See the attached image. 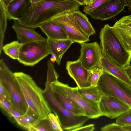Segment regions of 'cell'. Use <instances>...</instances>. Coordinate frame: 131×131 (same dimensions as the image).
<instances>
[{"label":"cell","instance_id":"cell-41","mask_svg":"<svg viewBox=\"0 0 131 131\" xmlns=\"http://www.w3.org/2000/svg\"><path fill=\"white\" fill-rule=\"evenodd\" d=\"M128 11L131 12V5H129L128 8Z\"/></svg>","mask_w":131,"mask_h":131},{"label":"cell","instance_id":"cell-25","mask_svg":"<svg viewBox=\"0 0 131 131\" xmlns=\"http://www.w3.org/2000/svg\"><path fill=\"white\" fill-rule=\"evenodd\" d=\"M8 19L6 10L0 2V54L3 49L4 35Z\"/></svg>","mask_w":131,"mask_h":131},{"label":"cell","instance_id":"cell-42","mask_svg":"<svg viewBox=\"0 0 131 131\" xmlns=\"http://www.w3.org/2000/svg\"></svg>","mask_w":131,"mask_h":131},{"label":"cell","instance_id":"cell-20","mask_svg":"<svg viewBox=\"0 0 131 131\" xmlns=\"http://www.w3.org/2000/svg\"><path fill=\"white\" fill-rule=\"evenodd\" d=\"M53 92L57 100L70 112L76 115L85 116L84 112L73 100L58 93Z\"/></svg>","mask_w":131,"mask_h":131},{"label":"cell","instance_id":"cell-7","mask_svg":"<svg viewBox=\"0 0 131 131\" xmlns=\"http://www.w3.org/2000/svg\"><path fill=\"white\" fill-rule=\"evenodd\" d=\"M98 86L104 95L115 97L131 108V86L105 72L101 76Z\"/></svg>","mask_w":131,"mask_h":131},{"label":"cell","instance_id":"cell-33","mask_svg":"<svg viewBox=\"0 0 131 131\" xmlns=\"http://www.w3.org/2000/svg\"><path fill=\"white\" fill-rule=\"evenodd\" d=\"M95 128L94 124H91L77 128L73 129L72 131H92Z\"/></svg>","mask_w":131,"mask_h":131},{"label":"cell","instance_id":"cell-16","mask_svg":"<svg viewBox=\"0 0 131 131\" xmlns=\"http://www.w3.org/2000/svg\"><path fill=\"white\" fill-rule=\"evenodd\" d=\"M100 65L104 72L115 76L131 86V81L125 68L120 67L103 55Z\"/></svg>","mask_w":131,"mask_h":131},{"label":"cell","instance_id":"cell-34","mask_svg":"<svg viewBox=\"0 0 131 131\" xmlns=\"http://www.w3.org/2000/svg\"><path fill=\"white\" fill-rule=\"evenodd\" d=\"M12 0H0L4 7L6 9L7 6Z\"/></svg>","mask_w":131,"mask_h":131},{"label":"cell","instance_id":"cell-11","mask_svg":"<svg viewBox=\"0 0 131 131\" xmlns=\"http://www.w3.org/2000/svg\"><path fill=\"white\" fill-rule=\"evenodd\" d=\"M127 0H110L99 7L90 15L94 19L104 21L114 18L129 6Z\"/></svg>","mask_w":131,"mask_h":131},{"label":"cell","instance_id":"cell-8","mask_svg":"<svg viewBox=\"0 0 131 131\" xmlns=\"http://www.w3.org/2000/svg\"><path fill=\"white\" fill-rule=\"evenodd\" d=\"M49 54L47 41L30 42L22 43L18 60L25 66L32 67Z\"/></svg>","mask_w":131,"mask_h":131},{"label":"cell","instance_id":"cell-10","mask_svg":"<svg viewBox=\"0 0 131 131\" xmlns=\"http://www.w3.org/2000/svg\"><path fill=\"white\" fill-rule=\"evenodd\" d=\"M80 44V54L78 59L83 67L89 70L100 65L103 54L98 43L95 41Z\"/></svg>","mask_w":131,"mask_h":131},{"label":"cell","instance_id":"cell-28","mask_svg":"<svg viewBox=\"0 0 131 131\" xmlns=\"http://www.w3.org/2000/svg\"><path fill=\"white\" fill-rule=\"evenodd\" d=\"M116 123L122 126L131 125V108L118 117Z\"/></svg>","mask_w":131,"mask_h":131},{"label":"cell","instance_id":"cell-31","mask_svg":"<svg viewBox=\"0 0 131 131\" xmlns=\"http://www.w3.org/2000/svg\"><path fill=\"white\" fill-rule=\"evenodd\" d=\"M0 97L7 101L12 106V101L10 95L7 90L0 82Z\"/></svg>","mask_w":131,"mask_h":131},{"label":"cell","instance_id":"cell-26","mask_svg":"<svg viewBox=\"0 0 131 131\" xmlns=\"http://www.w3.org/2000/svg\"><path fill=\"white\" fill-rule=\"evenodd\" d=\"M104 73L100 65L88 70V81L91 86H97L101 76Z\"/></svg>","mask_w":131,"mask_h":131},{"label":"cell","instance_id":"cell-3","mask_svg":"<svg viewBox=\"0 0 131 131\" xmlns=\"http://www.w3.org/2000/svg\"><path fill=\"white\" fill-rule=\"evenodd\" d=\"M100 47L103 56L121 67L125 68L130 65L131 52L124 48L116 35L112 26L105 25L99 35Z\"/></svg>","mask_w":131,"mask_h":131},{"label":"cell","instance_id":"cell-29","mask_svg":"<svg viewBox=\"0 0 131 131\" xmlns=\"http://www.w3.org/2000/svg\"><path fill=\"white\" fill-rule=\"evenodd\" d=\"M31 131H53L51 127L48 118L40 119L32 128Z\"/></svg>","mask_w":131,"mask_h":131},{"label":"cell","instance_id":"cell-39","mask_svg":"<svg viewBox=\"0 0 131 131\" xmlns=\"http://www.w3.org/2000/svg\"><path fill=\"white\" fill-rule=\"evenodd\" d=\"M42 0H30L31 4L35 3L38 2Z\"/></svg>","mask_w":131,"mask_h":131},{"label":"cell","instance_id":"cell-12","mask_svg":"<svg viewBox=\"0 0 131 131\" xmlns=\"http://www.w3.org/2000/svg\"><path fill=\"white\" fill-rule=\"evenodd\" d=\"M99 104L102 116L111 119L118 117L130 108L119 99L114 97L104 95L102 97Z\"/></svg>","mask_w":131,"mask_h":131},{"label":"cell","instance_id":"cell-15","mask_svg":"<svg viewBox=\"0 0 131 131\" xmlns=\"http://www.w3.org/2000/svg\"><path fill=\"white\" fill-rule=\"evenodd\" d=\"M12 28L16 32L17 40L21 43L34 41H47V38L43 37L34 29L25 27L16 20H14Z\"/></svg>","mask_w":131,"mask_h":131},{"label":"cell","instance_id":"cell-22","mask_svg":"<svg viewBox=\"0 0 131 131\" xmlns=\"http://www.w3.org/2000/svg\"><path fill=\"white\" fill-rule=\"evenodd\" d=\"M78 91L79 93L86 98L94 101L100 102L104 95L98 87L90 86L79 88Z\"/></svg>","mask_w":131,"mask_h":131},{"label":"cell","instance_id":"cell-2","mask_svg":"<svg viewBox=\"0 0 131 131\" xmlns=\"http://www.w3.org/2000/svg\"><path fill=\"white\" fill-rule=\"evenodd\" d=\"M14 75L29 107L40 119L47 118L51 109L43 91L29 75L19 72Z\"/></svg>","mask_w":131,"mask_h":131},{"label":"cell","instance_id":"cell-1","mask_svg":"<svg viewBox=\"0 0 131 131\" xmlns=\"http://www.w3.org/2000/svg\"><path fill=\"white\" fill-rule=\"evenodd\" d=\"M80 5L72 0H42L31 4L17 20L25 27L35 29L58 14L79 10Z\"/></svg>","mask_w":131,"mask_h":131},{"label":"cell","instance_id":"cell-13","mask_svg":"<svg viewBox=\"0 0 131 131\" xmlns=\"http://www.w3.org/2000/svg\"><path fill=\"white\" fill-rule=\"evenodd\" d=\"M112 27L124 48L127 51L131 52V15L123 16Z\"/></svg>","mask_w":131,"mask_h":131},{"label":"cell","instance_id":"cell-27","mask_svg":"<svg viewBox=\"0 0 131 131\" xmlns=\"http://www.w3.org/2000/svg\"><path fill=\"white\" fill-rule=\"evenodd\" d=\"M110 0H92L91 4L85 5L83 8V12L86 14L90 15L99 7L105 2Z\"/></svg>","mask_w":131,"mask_h":131},{"label":"cell","instance_id":"cell-5","mask_svg":"<svg viewBox=\"0 0 131 131\" xmlns=\"http://www.w3.org/2000/svg\"><path fill=\"white\" fill-rule=\"evenodd\" d=\"M43 91L51 106V110L58 117L63 130L72 131L82 126L90 119L85 116L75 115L64 107L56 98L50 85H45Z\"/></svg>","mask_w":131,"mask_h":131},{"label":"cell","instance_id":"cell-17","mask_svg":"<svg viewBox=\"0 0 131 131\" xmlns=\"http://www.w3.org/2000/svg\"><path fill=\"white\" fill-rule=\"evenodd\" d=\"M47 42L50 54L55 57L56 61L59 65L60 64L64 54L74 43L68 39L54 40L48 38Z\"/></svg>","mask_w":131,"mask_h":131},{"label":"cell","instance_id":"cell-14","mask_svg":"<svg viewBox=\"0 0 131 131\" xmlns=\"http://www.w3.org/2000/svg\"><path fill=\"white\" fill-rule=\"evenodd\" d=\"M66 68L68 74L73 79L79 88L91 85L87 80L88 70L83 67L79 60L68 61Z\"/></svg>","mask_w":131,"mask_h":131},{"label":"cell","instance_id":"cell-38","mask_svg":"<svg viewBox=\"0 0 131 131\" xmlns=\"http://www.w3.org/2000/svg\"><path fill=\"white\" fill-rule=\"evenodd\" d=\"M84 5H89L92 3V0H84Z\"/></svg>","mask_w":131,"mask_h":131},{"label":"cell","instance_id":"cell-6","mask_svg":"<svg viewBox=\"0 0 131 131\" xmlns=\"http://www.w3.org/2000/svg\"><path fill=\"white\" fill-rule=\"evenodd\" d=\"M0 82L7 90L11 96L12 107L21 115L29 107L13 72L2 59L0 60Z\"/></svg>","mask_w":131,"mask_h":131},{"label":"cell","instance_id":"cell-19","mask_svg":"<svg viewBox=\"0 0 131 131\" xmlns=\"http://www.w3.org/2000/svg\"><path fill=\"white\" fill-rule=\"evenodd\" d=\"M31 3L30 0H12L6 9L8 19L17 20Z\"/></svg>","mask_w":131,"mask_h":131},{"label":"cell","instance_id":"cell-32","mask_svg":"<svg viewBox=\"0 0 131 131\" xmlns=\"http://www.w3.org/2000/svg\"><path fill=\"white\" fill-rule=\"evenodd\" d=\"M102 131H126L122 126L113 123L106 125L101 128Z\"/></svg>","mask_w":131,"mask_h":131},{"label":"cell","instance_id":"cell-37","mask_svg":"<svg viewBox=\"0 0 131 131\" xmlns=\"http://www.w3.org/2000/svg\"><path fill=\"white\" fill-rule=\"evenodd\" d=\"M78 3L80 5H84V0H72Z\"/></svg>","mask_w":131,"mask_h":131},{"label":"cell","instance_id":"cell-35","mask_svg":"<svg viewBox=\"0 0 131 131\" xmlns=\"http://www.w3.org/2000/svg\"><path fill=\"white\" fill-rule=\"evenodd\" d=\"M127 73L131 81V65H129L125 68Z\"/></svg>","mask_w":131,"mask_h":131},{"label":"cell","instance_id":"cell-9","mask_svg":"<svg viewBox=\"0 0 131 131\" xmlns=\"http://www.w3.org/2000/svg\"><path fill=\"white\" fill-rule=\"evenodd\" d=\"M72 11L58 14L51 20L63 29L68 35V39L74 43L80 44L89 41V37L84 33L74 19L72 13Z\"/></svg>","mask_w":131,"mask_h":131},{"label":"cell","instance_id":"cell-18","mask_svg":"<svg viewBox=\"0 0 131 131\" xmlns=\"http://www.w3.org/2000/svg\"><path fill=\"white\" fill-rule=\"evenodd\" d=\"M39 27L47 36V38L54 40L68 39V35L63 29L51 20L42 24Z\"/></svg>","mask_w":131,"mask_h":131},{"label":"cell","instance_id":"cell-23","mask_svg":"<svg viewBox=\"0 0 131 131\" xmlns=\"http://www.w3.org/2000/svg\"><path fill=\"white\" fill-rule=\"evenodd\" d=\"M21 116L22 122L20 126L29 131H31L32 127L40 119L29 107L26 113Z\"/></svg>","mask_w":131,"mask_h":131},{"label":"cell","instance_id":"cell-30","mask_svg":"<svg viewBox=\"0 0 131 131\" xmlns=\"http://www.w3.org/2000/svg\"><path fill=\"white\" fill-rule=\"evenodd\" d=\"M47 118L53 131H63L58 118L56 115L50 112L48 115Z\"/></svg>","mask_w":131,"mask_h":131},{"label":"cell","instance_id":"cell-4","mask_svg":"<svg viewBox=\"0 0 131 131\" xmlns=\"http://www.w3.org/2000/svg\"><path fill=\"white\" fill-rule=\"evenodd\" d=\"M50 86L53 92L58 93L74 101L84 112L85 116L93 119L102 116L99 102L88 99L81 95L78 91V87H70L58 80L52 82Z\"/></svg>","mask_w":131,"mask_h":131},{"label":"cell","instance_id":"cell-24","mask_svg":"<svg viewBox=\"0 0 131 131\" xmlns=\"http://www.w3.org/2000/svg\"><path fill=\"white\" fill-rule=\"evenodd\" d=\"M22 44L18 40L13 41L3 46L2 50L4 53L10 58L18 60Z\"/></svg>","mask_w":131,"mask_h":131},{"label":"cell","instance_id":"cell-40","mask_svg":"<svg viewBox=\"0 0 131 131\" xmlns=\"http://www.w3.org/2000/svg\"><path fill=\"white\" fill-rule=\"evenodd\" d=\"M127 1L128 5H131V0H127Z\"/></svg>","mask_w":131,"mask_h":131},{"label":"cell","instance_id":"cell-21","mask_svg":"<svg viewBox=\"0 0 131 131\" xmlns=\"http://www.w3.org/2000/svg\"><path fill=\"white\" fill-rule=\"evenodd\" d=\"M72 13L75 21L88 37L95 33V29L86 15L79 10L72 11Z\"/></svg>","mask_w":131,"mask_h":131},{"label":"cell","instance_id":"cell-36","mask_svg":"<svg viewBox=\"0 0 131 131\" xmlns=\"http://www.w3.org/2000/svg\"><path fill=\"white\" fill-rule=\"evenodd\" d=\"M122 128L126 131H131V125L122 126Z\"/></svg>","mask_w":131,"mask_h":131}]
</instances>
